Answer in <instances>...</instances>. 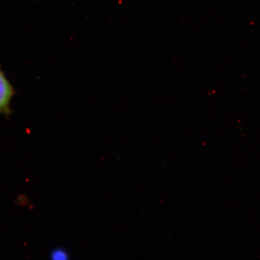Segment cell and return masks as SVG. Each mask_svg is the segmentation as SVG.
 <instances>
[{
  "instance_id": "obj_1",
  "label": "cell",
  "mask_w": 260,
  "mask_h": 260,
  "mask_svg": "<svg viewBox=\"0 0 260 260\" xmlns=\"http://www.w3.org/2000/svg\"><path fill=\"white\" fill-rule=\"evenodd\" d=\"M14 95L11 84L0 70V113H8L10 102Z\"/></svg>"
},
{
  "instance_id": "obj_2",
  "label": "cell",
  "mask_w": 260,
  "mask_h": 260,
  "mask_svg": "<svg viewBox=\"0 0 260 260\" xmlns=\"http://www.w3.org/2000/svg\"><path fill=\"white\" fill-rule=\"evenodd\" d=\"M69 253L63 248H57L51 252V258L53 260H67L69 259Z\"/></svg>"
}]
</instances>
